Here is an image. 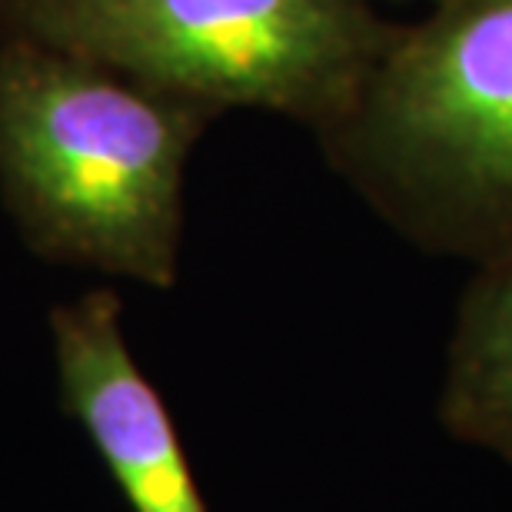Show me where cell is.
<instances>
[{
  "instance_id": "obj_1",
  "label": "cell",
  "mask_w": 512,
  "mask_h": 512,
  "mask_svg": "<svg viewBox=\"0 0 512 512\" xmlns=\"http://www.w3.org/2000/svg\"><path fill=\"white\" fill-rule=\"evenodd\" d=\"M213 120L100 60L0 37V200L47 263L170 290L187 163Z\"/></svg>"
},
{
  "instance_id": "obj_2",
  "label": "cell",
  "mask_w": 512,
  "mask_h": 512,
  "mask_svg": "<svg viewBox=\"0 0 512 512\" xmlns=\"http://www.w3.org/2000/svg\"><path fill=\"white\" fill-rule=\"evenodd\" d=\"M326 163L426 250L512 253V0H433L396 24Z\"/></svg>"
},
{
  "instance_id": "obj_3",
  "label": "cell",
  "mask_w": 512,
  "mask_h": 512,
  "mask_svg": "<svg viewBox=\"0 0 512 512\" xmlns=\"http://www.w3.org/2000/svg\"><path fill=\"white\" fill-rule=\"evenodd\" d=\"M396 24L366 0H0V37L100 60L223 114L266 110L323 133Z\"/></svg>"
},
{
  "instance_id": "obj_4",
  "label": "cell",
  "mask_w": 512,
  "mask_h": 512,
  "mask_svg": "<svg viewBox=\"0 0 512 512\" xmlns=\"http://www.w3.org/2000/svg\"><path fill=\"white\" fill-rule=\"evenodd\" d=\"M60 406L114 476L130 512H207L160 389L133 360L124 303L90 290L50 310Z\"/></svg>"
},
{
  "instance_id": "obj_5",
  "label": "cell",
  "mask_w": 512,
  "mask_h": 512,
  "mask_svg": "<svg viewBox=\"0 0 512 512\" xmlns=\"http://www.w3.org/2000/svg\"><path fill=\"white\" fill-rule=\"evenodd\" d=\"M443 423L466 443L512 459V253L479 266L459 303Z\"/></svg>"
},
{
  "instance_id": "obj_6",
  "label": "cell",
  "mask_w": 512,
  "mask_h": 512,
  "mask_svg": "<svg viewBox=\"0 0 512 512\" xmlns=\"http://www.w3.org/2000/svg\"><path fill=\"white\" fill-rule=\"evenodd\" d=\"M366 4H376V0H366ZM386 4H416V0H386ZM426 4H433V0H426Z\"/></svg>"
}]
</instances>
